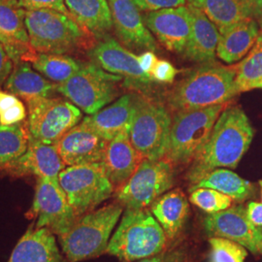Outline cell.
I'll return each mask as SVG.
<instances>
[{
	"instance_id": "d6986e66",
	"label": "cell",
	"mask_w": 262,
	"mask_h": 262,
	"mask_svg": "<svg viewBox=\"0 0 262 262\" xmlns=\"http://www.w3.org/2000/svg\"><path fill=\"white\" fill-rule=\"evenodd\" d=\"M26 13L19 0H0V37L15 64L37 55L29 42Z\"/></svg>"
},
{
	"instance_id": "60d3db41",
	"label": "cell",
	"mask_w": 262,
	"mask_h": 262,
	"mask_svg": "<svg viewBox=\"0 0 262 262\" xmlns=\"http://www.w3.org/2000/svg\"><path fill=\"white\" fill-rule=\"evenodd\" d=\"M138 61L142 70L150 75L154 67L158 61V57L156 56L155 52L152 51H146L141 53L140 56H138Z\"/></svg>"
},
{
	"instance_id": "e575fe53",
	"label": "cell",
	"mask_w": 262,
	"mask_h": 262,
	"mask_svg": "<svg viewBox=\"0 0 262 262\" xmlns=\"http://www.w3.org/2000/svg\"><path fill=\"white\" fill-rule=\"evenodd\" d=\"M178 73V69L172 63H170L169 61L164 59H158L156 66L150 73V76L152 80L157 83L170 84L174 82Z\"/></svg>"
},
{
	"instance_id": "4316f807",
	"label": "cell",
	"mask_w": 262,
	"mask_h": 262,
	"mask_svg": "<svg viewBox=\"0 0 262 262\" xmlns=\"http://www.w3.org/2000/svg\"><path fill=\"white\" fill-rule=\"evenodd\" d=\"M56 85L35 72L28 62L19 61L7 79L5 88L11 94L28 102L50 97L56 92Z\"/></svg>"
},
{
	"instance_id": "ffe728a7",
	"label": "cell",
	"mask_w": 262,
	"mask_h": 262,
	"mask_svg": "<svg viewBox=\"0 0 262 262\" xmlns=\"http://www.w3.org/2000/svg\"><path fill=\"white\" fill-rule=\"evenodd\" d=\"M142 160L143 157L131 143L129 131H122L108 142L102 165L107 177L117 189L129 180Z\"/></svg>"
},
{
	"instance_id": "4dcf8cb0",
	"label": "cell",
	"mask_w": 262,
	"mask_h": 262,
	"mask_svg": "<svg viewBox=\"0 0 262 262\" xmlns=\"http://www.w3.org/2000/svg\"><path fill=\"white\" fill-rule=\"evenodd\" d=\"M235 85L238 94L256 89L262 79V33L259 35L248 56L233 66Z\"/></svg>"
},
{
	"instance_id": "52a82bcc",
	"label": "cell",
	"mask_w": 262,
	"mask_h": 262,
	"mask_svg": "<svg viewBox=\"0 0 262 262\" xmlns=\"http://www.w3.org/2000/svg\"><path fill=\"white\" fill-rule=\"evenodd\" d=\"M226 105L176 113L172 120L168 152L165 159L172 164H187L193 161L206 144Z\"/></svg>"
},
{
	"instance_id": "d6a6232c",
	"label": "cell",
	"mask_w": 262,
	"mask_h": 262,
	"mask_svg": "<svg viewBox=\"0 0 262 262\" xmlns=\"http://www.w3.org/2000/svg\"><path fill=\"white\" fill-rule=\"evenodd\" d=\"M190 192V202L208 214H214L226 210L232 206L233 203V199L231 197L213 188L201 187Z\"/></svg>"
},
{
	"instance_id": "8fae6325",
	"label": "cell",
	"mask_w": 262,
	"mask_h": 262,
	"mask_svg": "<svg viewBox=\"0 0 262 262\" xmlns=\"http://www.w3.org/2000/svg\"><path fill=\"white\" fill-rule=\"evenodd\" d=\"M30 135L49 145H56L67 131L82 120V111L61 98H39L27 102Z\"/></svg>"
},
{
	"instance_id": "603a6c76",
	"label": "cell",
	"mask_w": 262,
	"mask_h": 262,
	"mask_svg": "<svg viewBox=\"0 0 262 262\" xmlns=\"http://www.w3.org/2000/svg\"><path fill=\"white\" fill-rule=\"evenodd\" d=\"M8 262H67L59 252L54 233L31 225L19 239Z\"/></svg>"
},
{
	"instance_id": "30bf717a",
	"label": "cell",
	"mask_w": 262,
	"mask_h": 262,
	"mask_svg": "<svg viewBox=\"0 0 262 262\" xmlns=\"http://www.w3.org/2000/svg\"><path fill=\"white\" fill-rule=\"evenodd\" d=\"M173 184V166L168 159H143L129 180L117 188V202L125 209H145L167 192Z\"/></svg>"
},
{
	"instance_id": "74e56055",
	"label": "cell",
	"mask_w": 262,
	"mask_h": 262,
	"mask_svg": "<svg viewBox=\"0 0 262 262\" xmlns=\"http://www.w3.org/2000/svg\"><path fill=\"white\" fill-rule=\"evenodd\" d=\"M27 118L26 106L21 101L10 108L7 111L0 114V124L11 125L19 122H24Z\"/></svg>"
},
{
	"instance_id": "d4e9b609",
	"label": "cell",
	"mask_w": 262,
	"mask_h": 262,
	"mask_svg": "<svg viewBox=\"0 0 262 262\" xmlns=\"http://www.w3.org/2000/svg\"><path fill=\"white\" fill-rule=\"evenodd\" d=\"M70 16L92 36L106 37L114 28L108 0H64Z\"/></svg>"
},
{
	"instance_id": "bcb514c9",
	"label": "cell",
	"mask_w": 262,
	"mask_h": 262,
	"mask_svg": "<svg viewBox=\"0 0 262 262\" xmlns=\"http://www.w3.org/2000/svg\"><path fill=\"white\" fill-rule=\"evenodd\" d=\"M256 89H262V79L260 80V82L256 85Z\"/></svg>"
},
{
	"instance_id": "277c9868",
	"label": "cell",
	"mask_w": 262,
	"mask_h": 262,
	"mask_svg": "<svg viewBox=\"0 0 262 262\" xmlns=\"http://www.w3.org/2000/svg\"><path fill=\"white\" fill-rule=\"evenodd\" d=\"M118 202L95 209L77 219L58 240L69 262L82 261L107 253L113 229L122 214Z\"/></svg>"
},
{
	"instance_id": "9c48e42d",
	"label": "cell",
	"mask_w": 262,
	"mask_h": 262,
	"mask_svg": "<svg viewBox=\"0 0 262 262\" xmlns=\"http://www.w3.org/2000/svg\"><path fill=\"white\" fill-rule=\"evenodd\" d=\"M58 183L78 216L95 210L115 190L102 163L66 166Z\"/></svg>"
},
{
	"instance_id": "7a4b0ae2",
	"label": "cell",
	"mask_w": 262,
	"mask_h": 262,
	"mask_svg": "<svg viewBox=\"0 0 262 262\" xmlns=\"http://www.w3.org/2000/svg\"><path fill=\"white\" fill-rule=\"evenodd\" d=\"M237 94L233 66L211 61L181 80L169 93L167 104L175 113L199 110L228 103Z\"/></svg>"
},
{
	"instance_id": "ab89813d",
	"label": "cell",
	"mask_w": 262,
	"mask_h": 262,
	"mask_svg": "<svg viewBox=\"0 0 262 262\" xmlns=\"http://www.w3.org/2000/svg\"><path fill=\"white\" fill-rule=\"evenodd\" d=\"M14 61L3 44L0 43V86L4 84L13 71Z\"/></svg>"
},
{
	"instance_id": "83f0119b",
	"label": "cell",
	"mask_w": 262,
	"mask_h": 262,
	"mask_svg": "<svg viewBox=\"0 0 262 262\" xmlns=\"http://www.w3.org/2000/svg\"><path fill=\"white\" fill-rule=\"evenodd\" d=\"M213 188L225 195H228L233 201L243 202L253 193V185L238 176L236 173L227 169L216 168L205 174L194 184L191 185L190 191L201 188Z\"/></svg>"
},
{
	"instance_id": "836d02e7",
	"label": "cell",
	"mask_w": 262,
	"mask_h": 262,
	"mask_svg": "<svg viewBox=\"0 0 262 262\" xmlns=\"http://www.w3.org/2000/svg\"><path fill=\"white\" fill-rule=\"evenodd\" d=\"M210 262H245L248 256L247 249L240 244L222 237H212Z\"/></svg>"
},
{
	"instance_id": "4fadbf2b",
	"label": "cell",
	"mask_w": 262,
	"mask_h": 262,
	"mask_svg": "<svg viewBox=\"0 0 262 262\" xmlns=\"http://www.w3.org/2000/svg\"><path fill=\"white\" fill-rule=\"evenodd\" d=\"M32 212L37 215L36 227H46L57 236L66 233L79 217L58 178H38Z\"/></svg>"
},
{
	"instance_id": "3957f363",
	"label": "cell",
	"mask_w": 262,
	"mask_h": 262,
	"mask_svg": "<svg viewBox=\"0 0 262 262\" xmlns=\"http://www.w3.org/2000/svg\"><path fill=\"white\" fill-rule=\"evenodd\" d=\"M166 244L163 228L147 208L125 209L107 253L122 262L136 261L163 252Z\"/></svg>"
},
{
	"instance_id": "44dd1931",
	"label": "cell",
	"mask_w": 262,
	"mask_h": 262,
	"mask_svg": "<svg viewBox=\"0 0 262 262\" xmlns=\"http://www.w3.org/2000/svg\"><path fill=\"white\" fill-rule=\"evenodd\" d=\"M191 15V27L184 57L197 63L215 61L220 31L206 15L196 7L187 4Z\"/></svg>"
},
{
	"instance_id": "d590c367",
	"label": "cell",
	"mask_w": 262,
	"mask_h": 262,
	"mask_svg": "<svg viewBox=\"0 0 262 262\" xmlns=\"http://www.w3.org/2000/svg\"><path fill=\"white\" fill-rule=\"evenodd\" d=\"M187 1V0H133L137 8L145 13L184 6Z\"/></svg>"
},
{
	"instance_id": "ee69618b",
	"label": "cell",
	"mask_w": 262,
	"mask_h": 262,
	"mask_svg": "<svg viewBox=\"0 0 262 262\" xmlns=\"http://www.w3.org/2000/svg\"><path fill=\"white\" fill-rule=\"evenodd\" d=\"M249 9L253 19L260 18L262 16V0H240Z\"/></svg>"
},
{
	"instance_id": "484cf974",
	"label": "cell",
	"mask_w": 262,
	"mask_h": 262,
	"mask_svg": "<svg viewBox=\"0 0 262 262\" xmlns=\"http://www.w3.org/2000/svg\"><path fill=\"white\" fill-rule=\"evenodd\" d=\"M150 212L163 228L168 239L175 238L187 221L189 205L187 197L174 189L159 196L151 205Z\"/></svg>"
},
{
	"instance_id": "5b68a950",
	"label": "cell",
	"mask_w": 262,
	"mask_h": 262,
	"mask_svg": "<svg viewBox=\"0 0 262 262\" xmlns=\"http://www.w3.org/2000/svg\"><path fill=\"white\" fill-rule=\"evenodd\" d=\"M26 26L31 47L40 54L66 55L85 47L91 35L71 16L56 10H27Z\"/></svg>"
},
{
	"instance_id": "e0dca14e",
	"label": "cell",
	"mask_w": 262,
	"mask_h": 262,
	"mask_svg": "<svg viewBox=\"0 0 262 262\" xmlns=\"http://www.w3.org/2000/svg\"><path fill=\"white\" fill-rule=\"evenodd\" d=\"M66 167L56 145L45 144L30 135L27 151L19 159L0 165V171L15 177L33 175L37 178L57 179Z\"/></svg>"
},
{
	"instance_id": "c3c4849f",
	"label": "cell",
	"mask_w": 262,
	"mask_h": 262,
	"mask_svg": "<svg viewBox=\"0 0 262 262\" xmlns=\"http://www.w3.org/2000/svg\"><path fill=\"white\" fill-rule=\"evenodd\" d=\"M0 43L2 44V39H1V37H0Z\"/></svg>"
},
{
	"instance_id": "7bdbcfd3",
	"label": "cell",
	"mask_w": 262,
	"mask_h": 262,
	"mask_svg": "<svg viewBox=\"0 0 262 262\" xmlns=\"http://www.w3.org/2000/svg\"><path fill=\"white\" fill-rule=\"evenodd\" d=\"M19 101L20 100L18 98V96H16L15 94L0 91V114L14 107L15 105L19 103Z\"/></svg>"
},
{
	"instance_id": "cb8c5ba5",
	"label": "cell",
	"mask_w": 262,
	"mask_h": 262,
	"mask_svg": "<svg viewBox=\"0 0 262 262\" xmlns=\"http://www.w3.org/2000/svg\"><path fill=\"white\" fill-rule=\"evenodd\" d=\"M219 31L216 56L230 64L242 59L251 51L260 30L253 18H249Z\"/></svg>"
},
{
	"instance_id": "8d00e7d4",
	"label": "cell",
	"mask_w": 262,
	"mask_h": 262,
	"mask_svg": "<svg viewBox=\"0 0 262 262\" xmlns=\"http://www.w3.org/2000/svg\"><path fill=\"white\" fill-rule=\"evenodd\" d=\"M19 2L26 10H56L70 16L64 0H19Z\"/></svg>"
},
{
	"instance_id": "ac0fdd59",
	"label": "cell",
	"mask_w": 262,
	"mask_h": 262,
	"mask_svg": "<svg viewBox=\"0 0 262 262\" xmlns=\"http://www.w3.org/2000/svg\"><path fill=\"white\" fill-rule=\"evenodd\" d=\"M108 141L83 122L56 142V150L66 166L102 163Z\"/></svg>"
},
{
	"instance_id": "b9f144b4",
	"label": "cell",
	"mask_w": 262,
	"mask_h": 262,
	"mask_svg": "<svg viewBox=\"0 0 262 262\" xmlns=\"http://www.w3.org/2000/svg\"><path fill=\"white\" fill-rule=\"evenodd\" d=\"M247 214L253 225L262 227V203L250 202L247 206Z\"/></svg>"
},
{
	"instance_id": "2e32d148",
	"label": "cell",
	"mask_w": 262,
	"mask_h": 262,
	"mask_svg": "<svg viewBox=\"0 0 262 262\" xmlns=\"http://www.w3.org/2000/svg\"><path fill=\"white\" fill-rule=\"evenodd\" d=\"M146 27L159 43L175 54H183L191 27V15L187 6L145 13Z\"/></svg>"
},
{
	"instance_id": "5bb4252c",
	"label": "cell",
	"mask_w": 262,
	"mask_h": 262,
	"mask_svg": "<svg viewBox=\"0 0 262 262\" xmlns=\"http://www.w3.org/2000/svg\"><path fill=\"white\" fill-rule=\"evenodd\" d=\"M203 226L211 237H222L242 245L250 252L262 253V229L253 225L242 205L209 214Z\"/></svg>"
},
{
	"instance_id": "6da1fadb",
	"label": "cell",
	"mask_w": 262,
	"mask_h": 262,
	"mask_svg": "<svg viewBox=\"0 0 262 262\" xmlns=\"http://www.w3.org/2000/svg\"><path fill=\"white\" fill-rule=\"evenodd\" d=\"M253 126L239 106L226 107L187 173L190 184L221 167L236 168L253 141Z\"/></svg>"
},
{
	"instance_id": "1f68e13d",
	"label": "cell",
	"mask_w": 262,
	"mask_h": 262,
	"mask_svg": "<svg viewBox=\"0 0 262 262\" xmlns=\"http://www.w3.org/2000/svg\"><path fill=\"white\" fill-rule=\"evenodd\" d=\"M29 139L28 122L0 124V165L21 157L28 150Z\"/></svg>"
},
{
	"instance_id": "f6af8a7d",
	"label": "cell",
	"mask_w": 262,
	"mask_h": 262,
	"mask_svg": "<svg viewBox=\"0 0 262 262\" xmlns=\"http://www.w3.org/2000/svg\"><path fill=\"white\" fill-rule=\"evenodd\" d=\"M258 26H259V28H260V32L262 33V16L260 18H258Z\"/></svg>"
},
{
	"instance_id": "8992f818",
	"label": "cell",
	"mask_w": 262,
	"mask_h": 262,
	"mask_svg": "<svg viewBox=\"0 0 262 262\" xmlns=\"http://www.w3.org/2000/svg\"><path fill=\"white\" fill-rule=\"evenodd\" d=\"M171 125L172 118L166 107L147 96H135L129 137L143 159L159 160L166 158Z\"/></svg>"
},
{
	"instance_id": "f1b7e54d",
	"label": "cell",
	"mask_w": 262,
	"mask_h": 262,
	"mask_svg": "<svg viewBox=\"0 0 262 262\" xmlns=\"http://www.w3.org/2000/svg\"><path fill=\"white\" fill-rule=\"evenodd\" d=\"M187 4L201 10L219 30L253 18L240 0H187Z\"/></svg>"
},
{
	"instance_id": "ba28073f",
	"label": "cell",
	"mask_w": 262,
	"mask_h": 262,
	"mask_svg": "<svg viewBox=\"0 0 262 262\" xmlns=\"http://www.w3.org/2000/svg\"><path fill=\"white\" fill-rule=\"evenodd\" d=\"M121 76L105 71L94 62H82L80 69L56 92L66 96L81 111L94 115L111 103L119 94Z\"/></svg>"
},
{
	"instance_id": "f546056e",
	"label": "cell",
	"mask_w": 262,
	"mask_h": 262,
	"mask_svg": "<svg viewBox=\"0 0 262 262\" xmlns=\"http://www.w3.org/2000/svg\"><path fill=\"white\" fill-rule=\"evenodd\" d=\"M82 61L71 56L37 53L32 66L39 73L46 76L56 84H63L80 69Z\"/></svg>"
},
{
	"instance_id": "9a60e30c",
	"label": "cell",
	"mask_w": 262,
	"mask_h": 262,
	"mask_svg": "<svg viewBox=\"0 0 262 262\" xmlns=\"http://www.w3.org/2000/svg\"><path fill=\"white\" fill-rule=\"evenodd\" d=\"M108 3L116 34L124 47L143 52L159 49L133 0H108Z\"/></svg>"
},
{
	"instance_id": "7c38bea8",
	"label": "cell",
	"mask_w": 262,
	"mask_h": 262,
	"mask_svg": "<svg viewBox=\"0 0 262 262\" xmlns=\"http://www.w3.org/2000/svg\"><path fill=\"white\" fill-rule=\"evenodd\" d=\"M93 62L105 71L121 76L123 86L149 94L155 81L151 76L145 73L138 61V56L133 54L115 38H102L89 52Z\"/></svg>"
},
{
	"instance_id": "7dc6e473",
	"label": "cell",
	"mask_w": 262,
	"mask_h": 262,
	"mask_svg": "<svg viewBox=\"0 0 262 262\" xmlns=\"http://www.w3.org/2000/svg\"><path fill=\"white\" fill-rule=\"evenodd\" d=\"M259 185H260V187H261V200H262V180H261V181H259Z\"/></svg>"
},
{
	"instance_id": "f35d334b",
	"label": "cell",
	"mask_w": 262,
	"mask_h": 262,
	"mask_svg": "<svg viewBox=\"0 0 262 262\" xmlns=\"http://www.w3.org/2000/svg\"><path fill=\"white\" fill-rule=\"evenodd\" d=\"M139 262H188L186 253L182 251H170L159 253L150 257L141 259Z\"/></svg>"
},
{
	"instance_id": "7402d4cb",
	"label": "cell",
	"mask_w": 262,
	"mask_h": 262,
	"mask_svg": "<svg viewBox=\"0 0 262 262\" xmlns=\"http://www.w3.org/2000/svg\"><path fill=\"white\" fill-rule=\"evenodd\" d=\"M134 112L135 96L124 94L110 106L85 117L82 122L109 142L122 131L130 130Z\"/></svg>"
}]
</instances>
